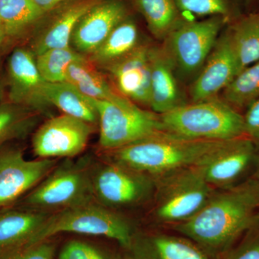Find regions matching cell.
<instances>
[{
	"label": "cell",
	"mask_w": 259,
	"mask_h": 259,
	"mask_svg": "<svg viewBox=\"0 0 259 259\" xmlns=\"http://www.w3.org/2000/svg\"><path fill=\"white\" fill-rule=\"evenodd\" d=\"M258 219H259V212H258Z\"/></svg>",
	"instance_id": "cell-41"
},
{
	"label": "cell",
	"mask_w": 259,
	"mask_h": 259,
	"mask_svg": "<svg viewBox=\"0 0 259 259\" xmlns=\"http://www.w3.org/2000/svg\"><path fill=\"white\" fill-rule=\"evenodd\" d=\"M259 194L246 182L216 190L195 215L171 228L221 258L258 223Z\"/></svg>",
	"instance_id": "cell-1"
},
{
	"label": "cell",
	"mask_w": 259,
	"mask_h": 259,
	"mask_svg": "<svg viewBox=\"0 0 259 259\" xmlns=\"http://www.w3.org/2000/svg\"><path fill=\"white\" fill-rule=\"evenodd\" d=\"M122 259H137L136 258V257H134V255H127V256L125 257V258H123Z\"/></svg>",
	"instance_id": "cell-40"
},
{
	"label": "cell",
	"mask_w": 259,
	"mask_h": 259,
	"mask_svg": "<svg viewBox=\"0 0 259 259\" xmlns=\"http://www.w3.org/2000/svg\"><path fill=\"white\" fill-rule=\"evenodd\" d=\"M245 181H246L259 194V148L254 168H253V171L250 174L249 177Z\"/></svg>",
	"instance_id": "cell-36"
},
{
	"label": "cell",
	"mask_w": 259,
	"mask_h": 259,
	"mask_svg": "<svg viewBox=\"0 0 259 259\" xmlns=\"http://www.w3.org/2000/svg\"><path fill=\"white\" fill-rule=\"evenodd\" d=\"M220 259H259V221Z\"/></svg>",
	"instance_id": "cell-31"
},
{
	"label": "cell",
	"mask_w": 259,
	"mask_h": 259,
	"mask_svg": "<svg viewBox=\"0 0 259 259\" xmlns=\"http://www.w3.org/2000/svg\"><path fill=\"white\" fill-rule=\"evenodd\" d=\"M139 29L131 18L126 17L109 34L100 47L89 56L90 61L102 69L128 55L139 47Z\"/></svg>",
	"instance_id": "cell-22"
},
{
	"label": "cell",
	"mask_w": 259,
	"mask_h": 259,
	"mask_svg": "<svg viewBox=\"0 0 259 259\" xmlns=\"http://www.w3.org/2000/svg\"><path fill=\"white\" fill-rule=\"evenodd\" d=\"M5 81L4 79L0 76V103L3 102L4 99L5 90Z\"/></svg>",
	"instance_id": "cell-37"
},
{
	"label": "cell",
	"mask_w": 259,
	"mask_h": 259,
	"mask_svg": "<svg viewBox=\"0 0 259 259\" xmlns=\"http://www.w3.org/2000/svg\"><path fill=\"white\" fill-rule=\"evenodd\" d=\"M126 17L127 9L121 0H101L74 28L71 40L74 50L81 55H91Z\"/></svg>",
	"instance_id": "cell-14"
},
{
	"label": "cell",
	"mask_w": 259,
	"mask_h": 259,
	"mask_svg": "<svg viewBox=\"0 0 259 259\" xmlns=\"http://www.w3.org/2000/svg\"><path fill=\"white\" fill-rule=\"evenodd\" d=\"M5 88L8 101L36 112L47 114L50 104L44 95L46 81L37 70L35 56L28 48H15L6 66Z\"/></svg>",
	"instance_id": "cell-13"
},
{
	"label": "cell",
	"mask_w": 259,
	"mask_h": 259,
	"mask_svg": "<svg viewBox=\"0 0 259 259\" xmlns=\"http://www.w3.org/2000/svg\"><path fill=\"white\" fill-rule=\"evenodd\" d=\"M223 141L186 139L161 132L105 153L109 160L156 178L197 166Z\"/></svg>",
	"instance_id": "cell-2"
},
{
	"label": "cell",
	"mask_w": 259,
	"mask_h": 259,
	"mask_svg": "<svg viewBox=\"0 0 259 259\" xmlns=\"http://www.w3.org/2000/svg\"><path fill=\"white\" fill-rule=\"evenodd\" d=\"M94 100L98 110L99 145L105 152L163 132L159 115L141 108L120 94L110 100Z\"/></svg>",
	"instance_id": "cell-7"
},
{
	"label": "cell",
	"mask_w": 259,
	"mask_h": 259,
	"mask_svg": "<svg viewBox=\"0 0 259 259\" xmlns=\"http://www.w3.org/2000/svg\"><path fill=\"white\" fill-rule=\"evenodd\" d=\"M39 115L8 100L0 103V147L25 139L35 128Z\"/></svg>",
	"instance_id": "cell-27"
},
{
	"label": "cell",
	"mask_w": 259,
	"mask_h": 259,
	"mask_svg": "<svg viewBox=\"0 0 259 259\" xmlns=\"http://www.w3.org/2000/svg\"><path fill=\"white\" fill-rule=\"evenodd\" d=\"M44 95L51 106L56 107L63 114L93 125L98 123V110L94 99L83 95L71 83L67 81L46 82Z\"/></svg>",
	"instance_id": "cell-21"
},
{
	"label": "cell",
	"mask_w": 259,
	"mask_h": 259,
	"mask_svg": "<svg viewBox=\"0 0 259 259\" xmlns=\"http://www.w3.org/2000/svg\"><path fill=\"white\" fill-rule=\"evenodd\" d=\"M155 179L151 215L161 226H176L195 215L216 190L197 166L181 168Z\"/></svg>",
	"instance_id": "cell-5"
},
{
	"label": "cell",
	"mask_w": 259,
	"mask_h": 259,
	"mask_svg": "<svg viewBox=\"0 0 259 259\" xmlns=\"http://www.w3.org/2000/svg\"><path fill=\"white\" fill-rule=\"evenodd\" d=\"M35 56L37 70L42 79L46 82L58 83L66 81L69 65L85 56L70 46L49 49Z\"/></svg>",
	"instance_id": "cell-29"
},
{
	"label": "cell",
	"mask_w": 259,
	"mask_h": 259,
	"mask_svg": "<svg viewBox=\"0 0 259 259\" xmlns=\"http://www.w3.org/2000/svg\"><path fill=\"white\" fill-rule=\"evenodd\" d=\"M243 115L245 136L259 148V98L248 105Z\"/></svg>",
	"instance_id": "cell-34"
},
{
	"label": "cell",
	"mask_w": 259,
	"mask_h": 259,
	"mask_svg": "<svg viewBox=\"0 0 259 259\" xmlns=\"http://www.w3.org/2000/svg\"><path fill=\"white\" fill-rule=\"evenodd\" d=\"M64 233L106 237L129 250L137 233L125 215L93 202L51 213L27 245L47 241Z\"/></svg>",
	"instance_id": "cell-4"
},
{
	"label": "cell",
	"mask_w": 259,
	"mask_h": 259,
	"mask_svg": "<svg viewBox=\"0 0 259 259\" xmlns=\"http://www.w3.org/2000/svg\"><path fill=\"white\" fill-rule=\"evenodd\" d=\"M159 116L163 132L183 139L222 141L245 136L243 115L217 97L185 103Z\"/></svg>",
	"instance_id": "cell-3"
},
{
	"label": "cell",
	"mask_w": 259,
	"mask_h": 259,
	"mask_svg": "<svg viewBox=\"0 0 259 259\" xmlns=\"http://www.w3.org/2000/svg\"><path fill=\"white\" fill-rule=\"evenodd\" d=\"M7 41L6 36H5L4 32L2 30L1 27H0V50L3 49L4 47L5 42Z\"/></svg>",
	"instance_id": "cell-38"
},
{
	"label": "cell",
	"mask_w": 259,
	"mask_h": 259,
	"mask_svg": "<svg viewBox=\"0 0 259 259\" xmlns=\"http://www.w3.org/2000/svg\"><path fill=\"white\" fill-rule=\"evenodd\" d=\"M223 100L236 108L248 107L259 98V61L241 71L223 90Z\"/></svg>",
	"instance_id": "cell-28"
},
{
	"label": "cell",
	"mask_w": 259,
	"mask_h": 259,
	"mask_svg": "<svg viewBox=\"0 0 259 259\" xmlns=\"http://www.w3.org/2000/svg\"><path fill=\"white\" fill-rule=\"evenodd\" d=\"M55 168L18 201L19 207L53 213L95 202L92 166L88 162L69 161Z\"/></svg>",
	"instance_id": "cell-6"
},
{
	"label": "cell",
	"mask_w": 259,
	"mask_h": 259,
	"mask_svg": "<svg viewBox=\"0 0 259 259\" xmlns=\"http://www.w3.org/2000/svg\"><path fill=\"white\" fill-rule=\"evenodd\" d=\"M151 111L162 115L184 105L173 63L163 49H150Z\"/></svg>",
	"instance_id": "cell-19"
},
{
	"label": "cell",
	"mask_w": 259,
	"mask_h": 259,
	"mask_svg": "<svg viewBox=\"0 0 259 259\" xmlns=\"http://www.w3.org/2000/svg\"><path fill=\"white\" fill-rule=\"evenodd\" d=\"M91 174L94 198L104 207L117 211L152 201L156 182L149 175L109 159Z\"/></svg>",
	"instance_id": "cell-8"
},
{
	"label": "cell",
	"mask_w": 259,
	"mask_h": 259,
	"mask_svg": "<svg viewBox=\"0 0 259 259\" xmlns=\"http://www.w3.org/2000/svg\"><path fill=\"white\" fill-rule=\"evenodd\" d=\"M150 49L139 45L128 55L104 69L110 74L119 94L148 107L151 97Z\"/></svg>",
	"instance_id": "cell-16"
},
{
	"label": "cell",
	"mask_w": 259,
	"mask_h": 259,
	"mask_svg": "<svg viewBox=\"0 0 259 259\" xmlns=\"http://www.w3.org/2000/svg\"><path fill=\"white\" fill-rule=\"evenodd\" d=\"M226 22L221 16L209 17L200 21L183 20L165 39L163 51L182 74L199 72Z\"/></svg>",
	"instance_id": "cell-9"
},
{
	"label": "cell",
	"mask_w": 259,
	"mask_h": 259,
	"mask_svg": "<svg viewBox=\"0 0 259 259\" xmlns=\"http://www.w3.org/2000/svg\"><path fill=\"white\" fill-rule=\"evenodd\" d=\"M255 1H256V0H244L245 4L246 5V6H250V5L253 4Z\"/></svg>",
	"instance_id": "cell-39"
},
{
	"label": "cell",
	"mask_w": 259,
	"mask_h": 259,
	"mask_svg": "<svg viewBox=\"0 0 259 259\" xmlns=\"http://www.w3.org/2000/svg\"><path fill=\"white\" fill-rule=\"evenodd\" d=\"M58 163V159L27 160L22 148L10 144L0 147V208L14 205Z\"/></svg>",
	"instance_id": "cell-11"
},
{
	"label": "cell",
	"mask_w": 259,
	"mask_h": 259,
	"mask_svg": "<svg viewBox=\"0 0 259 259\" xmlns=\"http://www.w3.org/2000/svg\"><path fill=\"white\" fill-rule=\"evenodd\" d=\"M46 14L32 0H0V27L7 40L25 36Z\"/></svg>",
	"instance_id": "cell-23"
},
{
	"label": "cell",
	"mask_w": 259,
	"mask_h": 259,
	"mask_svg": "<svg viewBox=\"0 0 259 259\" xmlns=\"http://www.w3.org/2000/svg\"><path fill=\"white\" fill-rule=\"evenodd\" d=\"M81 93L97 100H110L118 96L102 73L88 58L83 56L69 65L66 81Z\"/></svg>",
	"instance_id": "cell-25"
},
{
	"label": "cell",
	"mask_w": 259,
	"mask_h": 259,
	"mask_svg": "<svg viewBox=\"0 0 259 259\" xmlns=\"http://www.w3.org/2000/svg\"><path fill=\"white\" fill-rule=\"evenodd\" d=\"M94 125L68 115L51 117L32 138V149L37 158L71 159L88 146Z\"/></svg>",
	"instance_id": "cell-12"
},
{
	"label": "cell",
	"mask_w": 259,
	"mask_h": 259,
	"mask_svg": "<svg viewBox=\"0 0 259 259\" xmlns=\"http://www.w3.org/2000/svg\"><path fill=\"white\" fill-rule=\"evenodd\" d=\"M130 250L137 259H219L187 237L158 232L136 233Z\"/></svg>",
	"instance_id": "cell-17"
},
{
	"label": "cell",
	"mask_w": 259,
	"mask_h": 259,
	"mask_svg": "<svg viewBox=\"0 0 259 259\" xmlns=\"http://www.w3.org/2000/svg\"><path fill=\"white\" fill-rule=\"evenodd\" d=\"M101 0H74L64 5L32 40L30 49L36 56L49 49L70 47L80 19Z\"/></svg>",
	"instance_id": "cell-18"
},
{
	"label": "cell",
	"mask_w": 259,
	"mask_h": 259,
	"mask_svg": "<svg viewBox=\"0 0 259 259\" xmlns=\"http://www.w3.org/2000/svg\"><path fill=\"white\" fill-rule=\"evenodd\" d=\"M45 13L56 9L66 0H32Z\"/></svg>",
	"instance_id": "cell-35"
},
{
	"label": "cell",
	"mask_w": 259,
	"mask_h": 259,
	"mask_svg": "<svg viewBox=\"0 0 259 259\" xmlns=\"http://www.w3.org/2000/svg\"><path fill=\"white\" fill-rule=\"evenodd\" d=\"M156 38L165 40L183 20L175 0H133Z\"/></svg>",
	"instance_id": "cell-26"
},
{
	"label": "cell",
	"mask_w": 259,
	"mask_h": 259,
	"mask_svg": "<svg viewBox=\"0 0 259 259\" xmlns=\"http://www.w3.org/2000/svg\"><path fill=\"white\" fill-rule=\"evenodd\" d=\"M55 245L49 240L32 245H25L8 252L0 259H54Z\"/></svg>",
	"instance_id": "cell-33"
},
{
	"label": "cell",
	"mask_w": 259,
	"mask_h": 259,
	"mask_svg": "<svg viewBox=\"0 0 259 259\" xmlns=\"http://www.w3.org/2000/svg\"><path fill=\"white\" fill-rule=\"evenodd\" d=\"M181 13L221 16L230 21L236 15L235 0H175Z\"/></svg>",
	"instance_id": "cell-30"
},
{
	"label": "cell",
	"mask_w": 259,
	"mask_h": 259,
	"mask_svg": "<svg viewBox=\"0 0 259 259\" xmlns=\"http://www.w3.org/2000/svg\"><path fill=\"white\" fill-rule=\"evenodd\" d=\"M239 74L229 35L226 32L218 37L215 45L190 89L192 102L217 97Z\"/></svg>",
	"instance_id": "cell-15"
},
{
	"label": "cell",
	"mask_w": 259,
	"mask_h": 259,
	"mask_svg": "<svg viewBox=\"0 0 259 259\" xmlns=\"http://www.w3.org/2000/svg\"><path fill=\"white\" fill-rule=\"evenodd\" d=\"M59 259H112L103 250L80 240L67 242L59 253Z\"/></svg>",
	"instance_id": "cell-32"
},
{
	"label": "cell",
	"mask_w": 259,
	"mask_h": 259,
	"mask_svg": "<svg viewBox=\"0 0 259 259\" xmlns=\"http://www.w3.org/2000/svg\"><path fill=\"white\" fill-rule=\"evenodd\" d=\"M51 213L24 208H0V256L27 245Z\"/></svg>",
	"instance_id": "cell-20"
},
{
	"label": "cell",
	"mask_w": 259,
	"mask_h": 259,
	"mask_svg": "<svg viewBox=\"0 0 259 259\" xmlns=\"http://www.w3.org/2000/svg\"><path fill=\"white\" fill-rule=\"evenodd\" d=\"M258 148L245 136L223 141L197 167L214 190H226L245 182L253 171Z\"/></svg>",
	"instance_id": "cell-10"
},
{
	"label": "cell",
	"mask_w": 259,
	"mask_h": 259,
	"mask_svg": "<svg viewBox=\"0 0 259 259\" xmlns=\"http://www.w3.org/2000/svg\"><path fill=\"white\" fill-rule=\"evenodd\" d=\"M227 32L239 73L259 61V12L238 19Z\"/></svg>",
	"instance_id": "cell-24"
}]
</instances>
